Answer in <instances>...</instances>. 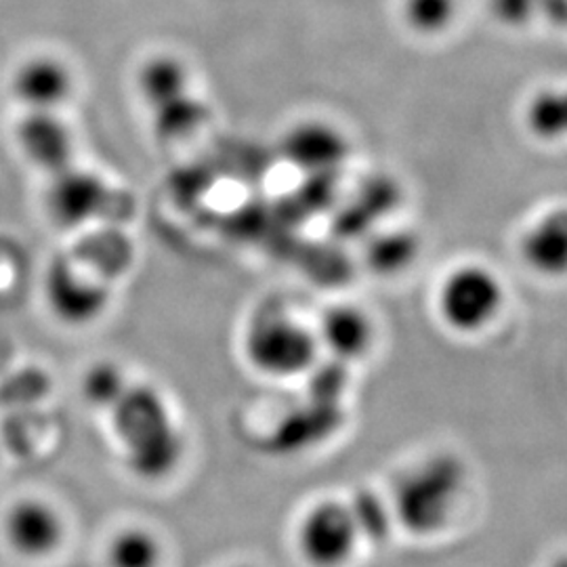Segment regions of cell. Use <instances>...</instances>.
<instances>
[{
  "instance_id": "obj_1",
  "label": "cell",
  "mask_w": 567,
  "mask_h": 567,
  "mask_svg": "<svg viewBox=\"0 0 567 567\" xmlns=\"http://www.w3.org/2000/svg\"><path fill=\"white\" fill-rule=\"evenodd\" d=\"M126 468L147 484L168 480L185 456L183 431L163 391L133 385L110 410Z\"/></svg>"
},
{
  "instance_id": "obj_2",
  "label": "cell",
  "mask_w": 567,
  "mask_h": 567,
  "mask_svg": "<svg viewBox=\"0 0 567 567\" xmlns=\"http://www.w3.org/2000/svg\"><path fill=\"white\" fill-rule=\"evenodd\" d=\"M468 489V466L447 450L429 452L395 477L386 498L398 529L416 540L440 536L452 526Z\"/></svg>"
},
{
  "instance_id": "obj_3",
  "label": "cell",
  "mask_w": 567,
  "mask_h": 567,
  "mask_svg": "<svg viewBox=\"0 0 567 567\" xmlns=\"http://www.w3.org/2000/svg\"><path fill=\"white\" fill-rule=\"evenodd\" d=\"M246 362L267 379H297L307 374L322 353L316 328L286 309H264L244 328Z\"/></svg>"
},
{
  "instance_id": "obj_4",
  "label": "cell",
  "mask_w": 567,
  "mask_h": 567,
  "mask_svg": "<svg viewBox=\"0 0 567 567\" xmlns=\"http://www.w3.org/2000/svg\"><path fill=\"white\" fill-rule=\"evenodd\" d=\"M507 286L486 264L454 265L435 288L437 320L456 337L473 339L496 324L507 307Z\"/></svg>"
},
{
  "instance_id": "obj_5",
  "label": "cell",
  "mask_w": 567,
  "mask_h": 567,
  "mask_svg": "<svg viewBox=\"0 0 567 567\" xmlns=\"http://www.w3.org/2000/svg\"><path fill=\"white\" fill-rule=\"evenodd\" d=\"M140 93L154 133L166 142L185 140L208 121V107L194 93L189 70L173 55H154L143 63Z\"/></svg>"
},
{
  "instance_id": "obj_6",
  "label": "cell",
  "mask_w": 567,
  "mask_h": 567,
  "mask_svg": "<svg viewBox=\"0 0 567 567\" xmlns=\"http://www.w3.org/2000/svg\"><path fill=\"white\" fill-rule=\"evenodd\" d=\"M362 545L353 511L343 498L311 503L295 526V548L307 567H349Z\"/></svg>"
},
{
  "instance_id": "obj_7",
  "label": "cell",
  "mask_w": 567,
  "mask_h": 567,
  "mask_svg": "<svg viewBox=\"0 0 567 567\" xmlns=\"http://www.w3.org/2000/svg\"><path fill=\"white\" fill-rule=\"evenodd\" d=\"M7 547L21 559H51L65 543L68 526L60 508L42 498H21L7 508L2 519Z\"/></svg>"
},
{
  "instance_id": "obj_8",
  "label": "cell",
  "mask_w": 567,
  "mask_h": 567,
  "mask_svg": "<svg viewBox=\"0 0 567 567\" xmlns=\"http://www.w3.org/2000/svg\"><path fill=\"white\" fill-rule=\"evenodd\" d=\"M47 208L61 227H81L100 217L112 198L110 185L100 175L72 164L49 177Z\"/></svg>"
},
{
  "instance_id": "obj_9",
  "label": "cell",
  "mask_w": 567,
  "mask_h": 567,
  "mask_svg": "<svg viewBox=\"0 0 567 567\" xmlns=\"http://www.w3.org/2000/svg\"><path fill=\"white\" fill-rule=\"evenodd\" d=\"M16 142L25 161L49 177L76 164L74 131L61 112H23L16 124Z\"/></svg>"
},
{
  "instance_id": "obj_10",
  "label": "cell",
  "mask_w": 567,
  "mask_h": 567,
  "mask_svg": "<svg viewBox=\"0 0 567 567\" xmlns=\"http://www.w3.org/2000/svg\"><path fill=\"white\" fill-rule=\"evenodd\" d=\"M44 297L53 316L68 326L93 324L110 305L103 284L91 280L82 269L58 261L44 280Z\"/></svg>"
},
{
  "instance_id": "obj_11",
  "label": "cell",
  "mask_w": 567,
  "mask_h": 567,
  "mask_svg": "<svg viewBox=\"0 0 567 567\" xmlns=\"http://www.w3.org/2000/svg\"><path fill=\"white\" fill-rule=\"evenodd\" d=\"M517 255L536 278L567 280V206H553L534 217L519 234Z\"/></svg>"
},
{
  "instance_id": "obj_12",
  "label": "cell",
  "mask_w": 567,
  "mask_h": 567,
  "mask_svg": "<svg viewBox=\"0 0 567 567\" xmlns=\"http://www.w3.org/2000/svg\"><path fill=\"white\" fill-rule=\"evenodd\" d=\"M11 93L23 112H61L74 93L72 68L55 55L28 58L13 74Z\"/></svg>"
},
{
  "instance_id": "obj_13",
  "label": "cell",
  "mask_w": 567,
  "mask_h": 567,
  "mask_svg": "<svg viewBox=\"0 0 567 567\" xmlns=\"http://www.w3.org/2000/svg\"><path fill=\"white\" fill-rule=\"evenodd\" d=\"M322 351L339 362H360L377 341V324L360 305L337 303L322 313L316 326Z\"/></svg>"
},
{
  "instance_id": "obj_14",
  "label": "cell",
  "mask_w": 567,
  "mask_h": 567,
  "mask_svg": "<svg viewBox=\"0 0 567 567\" xmlns=\"http://www.w3.org/2000/svg\"><path fill=\"white\" fill-rule=\"evenodd\" d=\"M282 150L290 163L316 175L341 168L349 156L343 133L324 121H305L292 126L284 137Z\"/></svg>"
},
{
  "instance_id": "obj_15",
  "label": "cell",
  "mask_w": 567,
  "mask_h": 567,
  "mask_svg": "<svg viewBox=\"0 0 567 567\" xmlns=\"http://www.w3.org/2000/svg\"><path fill=\"white\" fill-rule=\"evenodd\" d=\"M163 538L142 524L122 526L105 543V567H163Z\"/></svg>"
},
{
  "instance_id": "obj_16",
  "label": "cell",
  "mask_w": 567,
  "mask_h": 567,
  "mask_svg": "<svg viewBox=\"0 0 567 567\" xmlns=\"http://www.w3.org/2000/svg\"><path fill=\"white\" fill-rule=\"evenodd\" d=\"M524 122L536 142H567V84L538 89L526 102Z\"/></svg>"
},
{
  "instance_id": "obj_17",
  "label": "cell",
  "mask_w": 567,
  "mask_h": 567,
  "mask_svg": "<svg viewBox=\"0 0 567 567\" xmlns=\"http://www.w3.org/2000/svg\"><path fill=\"white\" fill-rule=\"evenodd\" d=\"M349 501V507L353 511V517L360 527L362 543L364 545H381L391 536V529H395L393 511L389 505V498L374 492V489H358Z\"/></svg>"
},
{
  "instance_id": "obj_18",
  "label": "cell",
  "mask_w": 567,
  "mask_h": 567,
  "mask_svg": "<svg viewBox=\"0 0 567 567\" xmlns=\"http://www.w3.org/2000/svg\"><path fill=\"white\" fill-rule=\"evenodd\" d=\"M461 0H402V20L419 37H442L458 20Z\"/></svg>"
},
{
  "instance_id": "obj_19",
  "label": "cell",
  "mask_w": 567,
  "mask_h": 567,
  "mask_svg": "<svg viewBox=\"0 0 567 567\" xmlns=\"http://www.w3.org/2000/svg\"><path fill=\"white\" fill-rule=\"evenodd\" d=\"M131 386V381L122 372L121 365L114 362H100L86 368L82 377V395L93 408H100L110 412L114 405L118 404L126 389Z\"/></svg>"
},
{
  "instance_id": "obj_20",
  "label": "cell",
  "mask_w": 567,
  "mask_h": 567,
  "mask_svg": "<svg viewBox=\"0 0 567 567\" xmlns=\"http://www.w3.org/2000/svg\"><path fill=\"white\" fill-rule=\"evenodd\" d=\"M419 255V240L410 231H393L391 236H383L374 246V265L383 267L385 271H402L416 259Z\"/></svg>"
},
{
  "instance_id": "obj_21",
  "label": "cell",
  "mask_w": 567,
  "mask_h": 567,
  "mask_svg": "<svg viewBox=\"0 0 567 567\" xmlns=\"http://www.w3.org/2000/svg\"><path fill=\"white\" fill-rule=\"evenodd\" d=\"M487 9L501 25L508 30H522L538 21L540 0H487Z\"/></svg>"
},
{
  "instance_id": "obj_22",
  "label": "cell",
  "mask_w": 567,
  "mask_h": 567,
  "mask_svg": "<svg viewBox=\"0 0 567 567\" xmlns=\"http://www.w3.org/2000/svg\"><path fill=\"white\" fill-rule=\"evenodd\" d=\"M538 20L547 21L553 28L567 30V0H540Z\"/></svg>"
},
{
  "instance_id": "obj_23",
  "label": "cell",
  "mask_w": 567,
  "mask_h": 567,
  "mask_svg": "<svg viewBox=\"0 0 567 567\" xmlns=\"http://www.w3.org/2000/svg\"><path fill=\"white\" fill-rule=\"evenodd\" d=\"M547 567H567V553H559L557 557H553Z\"/></svg>"
},
{
  "instance_id": "obj_24",
  "label": "cell",
  "mask_w": 567,
  "mask_h": 567,
  "mask_svg": "<svg viewBox=\"0 0 567 567\" xmlns=\"http://www.w3.org/2000/svg\"><path fill=\"white\" fill-rule=\"evenodd\" d=\"M227 567H259V566H255V564H248V561H243V564H234V566H227Z\"/></svg>"
}]
</instances>
